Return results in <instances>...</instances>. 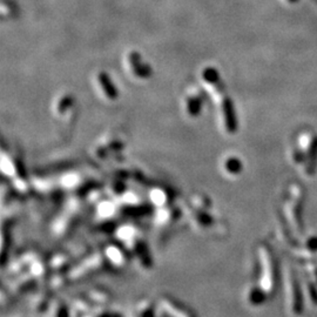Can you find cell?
Listing matches in <instances>:
<instances>
[{"label":"cell","instance_id":"3957f363","mask_svg":"<svg viewBox=\"0 0 317 317\" xmlns=\"http://www.w3.org/2000/svg\"><path fill=\"white\" fill-rule=\"evenodd\" d=\"M217 121H219L220 127L222 128L224 133L232 134L236 131L238 122H236L233 105L228 99H224L219 105V109H217Z\"/></svg>","mask_w":317,"mask_h":317},{"label":"cell","instance_id":"5b68a950","mask_svg":"<svg viewBox=\"0 0 317 317\" xmlns=\"http://www.w3.org/2000/svg\"><path fill=\"white\" fill-rule=\"evenodd\" d=\"M201 82L203 83L206 88L211 89V92L215 93L216 88H219L217 86H220L221 79L219 76V72L215 70L214 67H205L201 71Z\"/></svg>","mask_w":317,"mask_h":317},{"label":"cell","instance_id":"6da1fadb","mask_svg":"<svg viewBox=\"0 0 317 317\" xmlns=\"http://www.w3.org/2000/svg\"><path fill=\"white\" fill-rule=\"evenodd\" d=\"M124 66L131 79L142 81V80L149 79V77L152 76L151 66L145 61L142 56H140L135 52H131L130 54L126 55V58L124 59Z\"/></svg>","mask_w":317,"mask_h":317},{"label":"cell","instance_id":"8992f818","mask_svg":"<svg viewBox=\"0 0 317 317\" xmlns=\"http://www.w3.org/2000/svg\"><path fill=\"white\" fill-rule=\"evenodd\" d=\"M221 169L226 175L236 176L240 174L242 169V163L236 157H226L221 162Z\"/></svg>","mask_w":317,"mask_h":317},{"label":"cell","instance_id":"7a4b0ae2","mask_svg":"<svg viewBox=\"0 0 317 317\" xmlns=\"http://www.w3.org/2000/svg\"><path fill=\"white\" fill-rule=\"evenodd\" d=\"M94 88L97 94L107 103H114L118 100L119 92L114 81L106 72H99L94 77Z\"/></svg>","mask_w":317,"mask_h":317},{"label":"cell","instance_id":"277c9868","mask_svg":"<svg viewBox=\"0 0 317 317\" xmlns=\"http://www.w3.org/2000/svg\"><path fill=\"white\" fill-rule=\"evenodd\" d=\"M203 108L202 97L197 92H187L182 99V110L191 119L199 118Z\"/></svg>","mask_w":317,"mask_h":317}]
</instances>
